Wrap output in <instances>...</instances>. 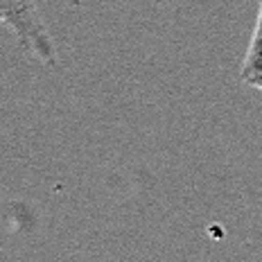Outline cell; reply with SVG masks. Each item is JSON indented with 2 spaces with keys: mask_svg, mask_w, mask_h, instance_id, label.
I'll use <instances>...</instances> for the list:
<instances>
[{
  "mask_svg": "<svg viewBox=\"0 0 262 262\" xmlns=\"http://www.w3.org/2000/svg\"><path fill=\"white\" fill-rule=\"evenodd\" d=\"M0 25L12 30L20 46L43 66H57V46L34 0H0Z\"/></svg>",
  "mask_w": 262,
  "mask_h": 262,
  "instance_id": "1",
  "label": "cell"
},
{
  "mask_svg": "<svg viewBox=\"0 0 262 262\" xmlns=\"http://www.w3.org/2000/svg\"><path fill=\"white\" fill-rule=\"evenodd\" d=\"M239 77L247 86L262 91V0H258V18H255V30L251 36V43L247 48L242 61Z\"/></svg>",
  "mask_w": 262,
  "mask_h": 262,
  "instance_id": "2",
  "label": "cell"
},
{
  "mask_svg": "<svg viewBox=\"0 0 262 262\" xmlns=\"http://www.w3.org/2000/svg\"><path fill=\"white\" fill-rule=\"evenodd\" d=\"M70 7H81V0H68Z\"/></svg>",
  "mask_w": 262,
  "mask_h": 262,
  "instance_id": "3",
  "label": "cell"
}]
</instances>
